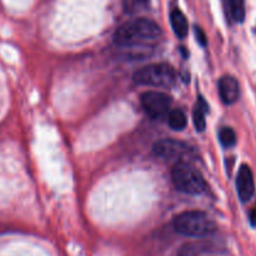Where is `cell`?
<instances>
[{"label":"cell","mask_w":256,"mask_h":256,"mask_svg":"<svg viewBox=\"0 0 256 256\" xmlns=\"http://www.w3.org/2000/svg\"><path fill=\"white\" fill-rule=\"evenodd\" d=\"M159 25L146 18H136L124 22L114 34L115 45L122 48L139 46L149 44L162 36Z\"/></svg>","instance_id":"6da1fadb"},{"label":"cell","mask_w":256,"mask_h":256,"mask_svg":"<svg viewBox=\"0 0 256 256\" xmlns=\"http://www.w3.org/2000/svg\"><path fill=\"white\" fill-rule=\"evenodd\" d=\"M175 232L188 238H205L216 232V224L200 210H190L178 215L174 220Z\"/></svg>","instance_id":"7a4b0ae2"},{"label":"cell","mask_w":256,"mask_h":256,"mask_svg":"<svg viewBox=\"0 0 256 256\" xmlns=\"http://www.w3.org/2000/svg\"><path fill=\"white\" fill-rule=\"evenodd\" d=\"M172 180L175 188L185 194H202L206 189V182L199 169L192 162H178L172 172Z\"/></svg>","instance_id":"3957f363"},{"label":"cell","mask_w":256,"mask_h":256,"mask_svg":"<svg viewBox=\"0 0 256 256\" xmlns=\"http://www.w3.org/2000/svg\"><path fill=\"white\" fill-rule=\"evenodd\" d=\"M155 156L165 162H192L198 159V152L192 145L174 139L159 140L152 146Z\"/></svg>","instance_id":"277c9868"},{"label":"cell","mask_w":256,"mask_h":256,"mask_svg":"<svg viewBox=\"0 0 256 256\" xmlns=\"http://www.w3.org/2000/svg\"><path fill=\"white\" fill-rule=\"evenodd\" d=\"M136 84L155 88H172L176 80V74L170 65L159 62L150 64L135 72L132 76Z\"/></svg>","instance_id":"5b68a950"},{"label":"cell","mask_w":256,"mask_h":256,"mask_svg":"<svg viewBox=\"0 0 256 256\" xmlns=\"http://www.w3.org/2000/svg\"><path fill=\"white\" fill-rule=\"evenodd\" d=\"M142 109L152 119L159 120L166 116L170 112L172 99L168 94L162 92H145L140 98Z\"/></svg>","instance_id":"8992f818"},{"label":"cell","mask_w":256,"mask_h":256,"mask_svg":"<svg viewBox=\"0 0 256 256\" xmlns=\"http://www.w3.org/2000/svg\"><path fill=\"white\" fill-rule=\"evenodd\" d=\"M236 192L242 202H248L254 196L255 180L254 174H252L249 165L242 164L239 168V172H238L236 176Z\"/></svg>","instance_id":"52a82bcc"},{"label":"cell","mask_w":256,"mask_h":256,"mask_svg":"<svg viewBox=\"0 0 256 256\" xmlns=\"http://www.w3.org/2000/svg\"><path fill=\"white\" fill-rule=\"evenodd\" d=\"M218 92H219L220 99L224 104H235L240 98L239 82L232 75H224L218 82Z\"/></svg>","instance_id":"ba28073f"},{"label":"cell","mask_w":256,"mask_h":256,"mask_svg":"<svg viewBox=\"0 0 256 256\" xmlns=\"http://www.w3.org/2000/svg\"><path fill=\"white\" fill-rule=\"evenodd\" d=\"M170 22H172L175 35L179 39H184L188 35V32H189V22H188V19L184 15V12L180 9H178V8L172 9V12H170Z\"/></svg>","instance_id":"9c48e42d"},{"label":"cell","mask_w":256,"mask_h":256,"mask_svg":"<svg viewBox=\"0 0 256 256\" xmlns=\"http://www.w3.org/2000/svg\"><path fill=\"white\" fill-rule=\"evenodd\" d=\"M209 110L208 102L202 99V96L199 98V102L195 106L194 112H192V120H194L195 129L198 132H204L205 126H206V120H205V114Z\"/></svg>","instance_id":"30bf717a"},{"label":"cell","mask_w":256,"mask_h":256,"mask_svg":"<svg viewBox=\"0 0 256 256\" xmlns=\"http://www.w3.org/2000/svg\"><path fill=\"white\" fill-rule=\"evenodd\" d=\"M168 122H169V126L172 130L182 132V130H184L186 128L188 118L184 112L176 109L172 110V112H169V114H168Z\"/></svg>","instance_id":"8fae6325"},{"label":"cell","mask_w":256,"mask_h":256,"mask_svg":"<svg viewBox=\"0 0 256 256\" xmlns=\"http://www.w3.org/2000/svg\"><path fill=\"white\" fill-rule=\"evenodd\" d=\"M229 4V10L234 22H242L246 15V9H245V0H228Z\"/></svg>","instance_id":"7c38bea8"},{"label":"cell","mask_w":256,"mask_h":256,"mask_svg":"<svg viewBox=\"0 0 256 256\" xmlns=\"http://www.w3.org/2000/svg\"><path fill=\"white\" fill-rule=\"evenodd\" d=\"M219 140L222 146L232 148L236 144V132H235L234 129L229 126L222 128L219 132Z\"/></svg>","instance_id":"4fadbf2b"},{"label":"cell","mask_w":256,"mask_h":256,"mask_svg":"<svg viewBox=\"0 0 256 256\" xmlns=\"http://www.w3.org/2000/svg\"><path fill=\"white\" fill-rule=\"evenodd\" d=\"M194 30H195V36H196L198 42H199L202 46H206L208 38H206V34H205L204 30H202L200 26H195Z\"/></svg>","instance_id":"5bb4252c"},{"label":"cell","mask_w":256,"mask_h":256,"mask_svg":"<svg viewBox=\"0 0 256 256\" xmlns=\"http://www.w3.org/2000/svg\"><path fill=\"white\" fill-rule=\"evenodd\" d=\"M125 5H126V9H136L138 6H142V5L146 4L148 0H124Z\"/></svg>","instance_id":"9a60e30c"},{"label":"cell","mask_w":256,"mask_h":256,"mask_svg":"<svg viewBox=\"0 0 256 256\" xmlns=\"http://www.w3.org/2000/svg\"><path fill=\"white\" fill-rule=\"evenodd\" d=\"M250 222L252 225H256V209H252L250 212Z\"/></svg>","instance_id":"2e32d148"}]
</instances>
